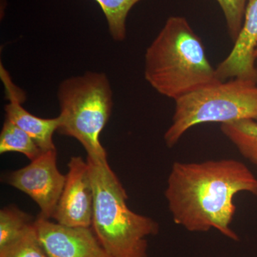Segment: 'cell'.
Segmentation results:
<instances>
[{
	"instance_id": "cell-14",
	"label": "cell",
	"mask_w": 257,
	"mask_h": 257,
	"mask_svg": "<svg viewBox=\"0 0 257 257\" xmlns=\"http://www.w3.org/2000/svg\"><path fill=\"white\" fill-rule=\"evenodd\" d=\"M32 217L16 206H8L0 211V248L19 239L34 224Z\"/></svg>"
},
{
	"instance_id": "cell-5",
	"label": "cell",
	"mask_w": 257,
	"mask_h": 257,
	"mask_svg": "<svg viewBox=\"0 0 257 257\" xmlns=\"http://www.w3.org/2000/svg\"><path fill=\"white\" fill-rule=\"evenodd\" d=\"M175 101L172 124L164 136L170 148L189 128L203 123L257 120V83L246 79L220 82Z\"/></svg>"
},
{
	"instance_id": "cell-1",
	"label": "cell",
	"mask_w": 257,
	"mask_h": 257,
	"mask_svg": "<svg viewBox=\"0 0 257 257\" xmlns=\"http://www.w3.org/2000/svg\"><path fill=\"white\" fill-rule=\"evenodd\" d=\"M257 196V178L241 162L232 159L199 163L176 162L167 179L165 196L176 224L190 232L211 229L234 241L231 229L238 193Z\"/></svg>"
},
{
	"instance_id": "cell-17",
	"label": "cell",
	"mask_w": 257,
	"mask_h": 257,
	"mask_svg": "<svg viewBox=\"0 0 257 257\" xmlns=\"http://www.w3.org/2000/svg\"><path fill=\"white\" fill-rule=\"evenodd\" d=\"M254 57H255V58H256V59L257 58V47L256 49V51H255Z\"/></svg>"
},
{
	"instance_id": "cell-13",
	"label": "cell",
	"mask_w": 257,
	"mask_h": 257,
	"mask_svg": "<svg viewBox=\"0 0 257 257\" xmlns=\"http://www.w3.org/2000/svg\"><path fill=\"white\" fill-rule=\"evenodd\" d=\"M100 7L113 40L122 42L126 36V18L134 7L143 0H94Z\"/></svg>"
},
{
	"instance_id": "cell-6",
	"label": "cell",
	"mask_w": 257,
	"mask_h": 257,
	"mask_svg": "<svg viewBox=\"0 0 257 257\" xmlns=\"http://www.w3.org/2000/svg\"><path fill=\"white\" fill-rule=\"evenodd\" d=\"M65 182L66 176L57 168L56 150L44 152L26 167L5 177V182L31 198L40 207V216L49 219L53 216Z\"/></svg>"
},
{
	"instance_id": "cell-11",
	"label": "cell",
	"mask_w": 257,
	"mask_h": 257,
	"mask_svg": "<svg viewBox=\"0 0 257 257\" xmlns=\"http://www.w3.org/2000/svg\"><path fill=\"white\" fill-rule=\"evenodd\" d=\"M223 135L236 147L241 156L257 167V122L244 119L221 124Z\"/></svg>"
},
{
	"instance_id": "cell-2",
	"label": "cell",
	"mask_w": 257,
	"mask_h": 257,
	"mask_svg": "<svg viewBox=\"0 0 257 257\" xmlns=\"http://www.w3.org/2000/svg\"><path fill=\"white\" fill-rule=\"evenodd\" d=\"M145 77L157 92L175 101L221 82L202 39L181 16L167 19L147 47Z\"/></svg>"
},
{
	"instance_id": "cell-16",
	"label": "cell",
	"mask_w": 257,
	"mask_h": 257,
	"mask_svg": "<svg viewBox=\"0 0 257 257\" xmlns=\"http://www.w3.org/2000/svg\"><path fill=\"white\" fill-rule=\"evenodd\" d=\"M224 14L230 37L236 41L242 28L247 0H216Z\"/></svg>"
},
{
	"instance_id": "cell-15",
	"label": "cell",
	"mask_w": 257,
	"mask_h": 257,
	"mask_svg": "<svg viewBox=\"0 0 257 257\" xmlns=\"http://www.w3.org/2000/svg\"><path fill=\"white\" fill-rule=\"evenodd\" d=\"M0 257H50L39 241L34 224L14 242L0 248Z\"/></svg>"
},
{
	"instance_id": "cell-10",
	"label": "cell",
	"mask_w": 257,
	"mask_h": 257,
	"mask_svg": "<svg viewBox=\"0 0 257 257\" xmlns=\"http://www.w3.org/2000/svg\"><path fill=\"white\" fill-rule=\"evenodd\" d=\"M0 77L5 86L7 99L9 101L5 106L6 119L28 133L42 151L55 150L53 135L60 127V116L45 119L29 112L22 105L25 99L23 92L13 82L10 74L3 64H1L0 68Z\"/></svg>"
},
{
	"instance_id": "cell-12",
	"label": "cell",
	"mask_w": 257,
	"mask_h": 257,
	"mask_svg": "<svg viewBox=\"0 0 257 257\" xmlns=\"http://www.w3.org/2000/svg\"><path fill=\"white\" fill-rule=\"evenodd\" d=\"M18 152L35 160L43 153L38 145L28 135L10 120L5 119L0 134V154Z\"/></svg>"
},
{
	"instance_id": "cell-8",
	"label": "cell",
	"mask_w": 257,
	"mask_h": 257,
	"mask_svg": "<svg viewBox=\"0 0 257 257\" xmlns=\"http://www.w3.org/2000/svg\"><path fill=\"white\" fill-rule=\"evenodd\" d=\"M37 237L50 257H110L91 227H74L39 216Z\"/></svg>"
},
{
	"instance_id": "cell-9",
	"label": "cell",
	"mask_w": 257,
	"mask_h": 257,
	"mask_svg": "<svg viewBox=\"0 0 257 257\" xmlns=\"http://www.w3.org/2000/svg\"><path fill=\"white\" fill-rule=\"evenodd\" d=\"M234 43L229 55L216 67L218 78L221 82L238 78L257 83V0H247L242 28Z\"/></svg>"
},
{
	"instance_id": "cell-3",
	"label": "cell",
	"mask_w": 257,
	"mask_h": 257,
	"mask_svg": "<svg viewBox=\"0 0 257 257\" xmlns=\"http://www.w3.org/2000/svg\"><path fill=\"white\" fill-rule=\"evenodd\" d=\"M94 192L92 229L110 257H148L147 238L160 226L130 209L127 193L107 162L87 158Z\"/></svg>"
},
{
	"instance_id": "cell-7",
	"label": "cell",
	"mask_w": 257,
	"mask_h": 257,
	"mask_svg": "<svg viewBox=\"0 0 257 257\" xmlns=\"http://www.w3.org/2000/svg\"><path fill=\"white\" fill-rule=\"evenodd\" d=\"M67 166L65 184L52 218L65 226L91 227L94 192L87 161L72 157Z\"/></svg>"
},
{
	"instance_id": "cell-4",
	"label": "cell",
	"mask_w": 257,
	"mask_h": 257,
	"mask_svg": "<svg viewBox=\"0 0 257 257\" xmlns=\"http://www.w3.org/2000/svg\"><path fill=\"white\" fill-rule=\"evenodd\" d=\"M61 124L57 133L77 140L87 158L107 162L100 135L113 108L112 90L107 76L88 72L64 79L57 92Z\"/></svg>"
}]
</instances>
